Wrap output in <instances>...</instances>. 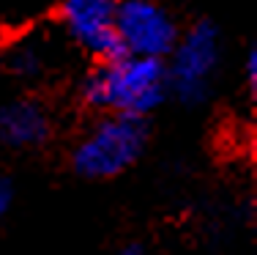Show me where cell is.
Instances as JSON below:
<instances>
[{
    "instance_id": "cell-7",
    "label": "cell",
    "mask_w": 257,
    "mask_h": 255,
    "mask_svg": "<svg viewBox=\"0 0 257 255\" xmlns=\"http://www.w3.org/2000/svg\"><path fill=\"white\" fill-rule=\"evenodd\" d=\"M6 66H9L11 74H17V77H36L44 69V55H41V50L36 44L22 41V44H17L14 50L6 55Z\"/></svg>"
},
{
    "instance_id": "cell-8",
    "label": "cell",
    "mask_w": 257,
    "mask_h": 255,
    "mask_svg": "<svg viewBox=\"0 0 257 255\" xmlns=\"http://www.w3.org/2000/svg\"><path fill=\"white\" fill-rule=\"evenodd\" d=\"M11 203H14V184L0 173V217L11 209Z\"/></svg>"
},
{
    "instance_id": "cell-9",
    "label": "cell",
    "mask_w": 257,
    "mask_h": 255,
    "mask_svg": "<svg viewBox=\"0 0 257 255\" xmlns=\"http://www.w3.org/2000/svg\"><path fill=\"white\" fill-rule=\"evenodd\" d=\"M243 69H246V85L249 88H257V50H254V44L249 47V52H246V66H243Z\"/></svg>"
},
{
    "instance_id": "cell-3",
    "label": "cell",
    "mask_w": 257,
    "mask_h": 255,
    "mask_svg": "<svg viewBox=\"0 0 257 255\" xmlns=\"http://www.w3.org/2000/svg\"><path fill=\"white\" fill-rule=\"evenodd\" d=\"M222 60V33L213 22L200 20L192 28L181 30L173 52L164 60L167 91L183 105H200L211 94L213 74Z\"/></svg>"
},
{
    "instance_id": "cell-4",
    "label": "cell",
    "mask_w": 257,
    "mask_h": 255,
    "mask_svg": "<svg viewBox=\"0 0 257 255\" xmlns=\"http://www.w3.org/2000/svg\"><path fill=\"white\" fill-rule=\"evenodd\" d=\"M115 30L123 55L167 60L181 36L178 20L162 0H118Z\"/></svg>"
},
{
    "instance_id": "cell-6",
    "label": "cell",
    "mask_w": 257,
    "mask_h": 255,
    "mask_svg": "<svg viewBox=\"0 0 257 255\" xmlns=\"http://www.w3.org/2000/svg\"><path fill=\"white\" fill-rule=\"evenodd\" d=\"M52 118L36 99H14L0 107V143L9 148H36L47 143Z\"/></svg>"
},
{
    "instance_id": "cell-1",
    "label": "cell",
    "mask_w": 257,
    "mask_h": 255,
    "mask_svg": "<svg viewBox=\"0 0 257 255\" xmlns=\"http://www.w3.org/2000/svg\"><path fill=\"white\" fill-rule=\"evenodd\" d=\"M167 69L164 60L118 55L99 60L82 80V102L104 115L145 118L167 99Z\"/></svg>"
},
{
    "instance_id": "cell-2",
    "label": "cell",
    "mask_w": 257,
    "mask_h": 255,
    "mask_svg": "<svg viewBox=\"0 0 257 255\" xmlns=\"http://www.w3.org/2000/svg\"><path fill=\"white\" fill-rule=\"evenodd\" d=\"M148 140L145 118L104 115L71 151V165L85 179H115L140 159Z\"/></svg>"
},
{
    "instance_id": "cell-10",
    "label": "cell",
    "mask_w": 257,
    "mask_h": 255,
    "mask_svg": "<svg viewBox=\"0 0 257 255\" xmlns=\"http://www.w3.org/2000/svg\"><path fill=\"white\" fill-rule=\"evenodd\" d=\"M118 255H148V250H145L140 241H128V244H123L118 250Z\"/></svg>"
},
{
    "instance_id": "cell-5",
    "label": "cell",
    "mask_w": 257,
    "mask_h": 255,
    "mask_svg": "<svg viewBox=\"0 0 257 255\" xmlns=\"http://www.w3.org/2000/svg\"><path fill=\"white\" fill-rule=\"evenodd\" d=\"M60 22L69 39L96 60L123 55L115 30L118 0H60Z\"/></svg>"
}]
</instances>
